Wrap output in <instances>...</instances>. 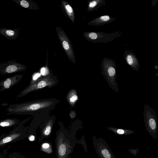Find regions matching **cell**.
<instances>
[{
  "label": "cell",
  "mask_w": 158,
  "mask_h": 158,
  "mask_svg": "<svg viewBox=\"0 0 158 158\" xmlns=\"http://www.w3.org/2000/svg\"><path fill=\"white\" fill-rule=\"evenodd\" d=\"M101 74L107 81L110 88L118 92V84L116 81V64L112 59L104 58L101 63Z\"/></svg>",
  "instance_id": "6da1fadb"
},
{
  "label": "cell",
  "mask_w": 158,
  "mask_h": 158,
  "mask_svg": "<svg viewBox=\"0 0 158 158\" xmlns=\"http://www.w3.org/2000/svg\"><path fill=\"white\" fill-rule=\"evenodd\" d=\"M143 116L146 130L155 140H157L158 121L156 112L149 106L145 104Z\"/></svg>",
  "instance_id": "7a4b0ae2"
},
{
  "label": "cell",
  "mask_w": 158,
  "mask_h": 158,
  "mask_svg": "<svg viewBox=\"0 0 158 158\" xmlns=\"http://www.w3.org/2000/svg\"><path fill=\"white\" fill-rule=\"evenodd\" d=\"M122 33L119 31L108 34L103 32H85L83 36L85 40L94 43H107L111 42L117 38L122 36Z\"/></svg>",
  "instance_id": "3957f363"
},
{
  "label": "cell",
  "mask_w": 158,
  "mask_h": 158,
  "mask_svg": "<svg viewBox=\"0 0 158 158\" xmlns=\"http://www.w3.org/2000/svg\"><path fill=\"white\" fill-rule=\"evenodd\" d=\"M57 36L67 57L72 63H76V58L71 41L64 31L59 26L56 28Z\"/></svg>",
  "instance_id": "277c9868"
},
{
  "label": "cell",
  "mask_w": 158,
  "mask_h": 158,
  "mask_svg": "<svg viewBox=\"0 0 158 158\" xmlns=\"http://www.w3.org/2000/svg\"><path fill=\"white\" fill-rule=\"evenodd\" d=\"M94 144L99 158H116L106 141L102 138H94Z\"/></svg>",
  "instance_id": "5b68a950"
},
{
  "label": "cell",
  "mask_w": 158,
  "mask_h": 158,
  "mask_svg": "<svg viewBox=\"0 0 158 158\" xmlns=\"http://www.w3.org/2000/svg\"><path fill=\"white\" fill-rule=\"evenodd\" d=\"M58 83L56 77L51 74L40 78L29 88V91L42 89L46 87H52Z\"/></svg>",
  "instance_id": "8992f818"
},
{
  "label": "cell",
  "mask_w": 158,
  "mask_h": 158,
  "mask_svg": "<svg viewBox=\"0 0 158 158\" xmlns=\"http://www.w3.org/2000/svg\"><path fill=\"white\" fill-rule=\"evenodd\" d=\"M24 134L20 131H13L9 134L0 136V148L21 140Z\"/></svg>",
  "instance_id": "52a82bcc"
},
{
  "label": "cell",
  "mask_w": 158,
  "mask_h": 158,
  "mask_svg": "<svg viewBox=\"0 0 158 158\" xmlns=\"http://www.w3.org/2000/svg\"><path fill=\"white\" fill-rule=\"evenodd\" d=\"M124 59L128 65L136 71H138L140 65L138 59L132 52L126 50L124 54Z\"/></svg>",
  "instance_id": "ba28073f"
},
{
  "label": "cell",
  "mask_w": 158,
  "mask_h": 158,
  "mask_svg": "<svg viewBox=\"0 0 158 158\" xmlns=\"http://www.w3.org/2000/svg\"><path fill=\"white\" fill-rule=\"evenodd\" d=\"M116 19L108 15L100 16L91 20L88 23L90 26H99L107 25L115 21Z\"/></svg>",
  "instance_id": "9c48e42d"
},
{
  "label": "cell",
  "mask_w": 158,
  "mask_h": 158,
  "mask_svg": "<svg viewBox=\"0 0 158 158\" xmlns=\"http://www.w3.org/2000/svg\"><path fill=\"white\" fill-rule=\"evenodd\" d=\"M61 7L62 11L67 18L74 23L75 20L74 12L73 8L68 2L65 0L61 1Z\"/></svg>",
  "instance_id": "30bf717a"
},
{
  "label": "cell",
  "mask_w": 158,
  "mask_h": 158,
  "mask_svg": "<svg viewBox=\"0 0 158 158\" xmlns=\"http://www.w3.org/2000/svg\"><path fill=\"white\" fill-rule=\"evenodd\" d=\"M106 3L105 0H90L87 2V10L89 13L97 10L104 6Z\"/></svg>",
  "instance_id": "8fae6325"
},
{
  "label": "cell",
  "mask_w": 158,
  "mask_h": 158,
  "mask_svg": "<svg viewBox=\"0 0 158 158\" xmlns=\"http://www.w3.org/2000/svg\"><path fill=\"white\" fill-rule=\"evenodd\" d=\"M107 129L113 132L116 134L119 135H126L132 134L135 132L130 130L123 129L113 127H107Z\"/></svg>",
  "instance_id": "7c38bea8"
},
{
  "label": "cell",
  "mask_w": 158,
  "mask_h": 158,
  "mask_svg": "<svg viewBox=\"0 0 158 158\" xmlns=\"http://www.w3.org/2000/svg\"><path fill=\"white\" fill-rule=\"evenodd\" d=\"M20 4L24 8L32 10H38L40 9L38 4L32 0H23L20 2Z\"/></svg>",
  "instance_id": "4fadbf2b"
},
{
  "label": "cell",
  "mask_w": 158,
  "mask_h": 158,
  "mask_svg": "<svg viewBox=\"0 0 158 158\" xmlns=\"http://www.w3.org/2000/svg\"><path fill=\"white\" fill-rule=\"evenodd\" d=\"M78 97L75 90L70 91L67 95V100L68 102L71 105L75 104L78 99Z\"/></svg>",
  "instance_id": "5bb4252c"
},
{
  "label": "cell",
  "mask_w": 158,
  "mask_h": 158,
  "mask_svg": "<svg viewBox=\"0 0 158 158\" xmlns=\"http://www.w3.org/2000/svg\"><path fill=\"white\" fill-rule=\"evenodd\" d=\"M66 145L64 144H62L60 145L58 149L59 154L61 156H64L66 154Z\"/></svg>",
  "instance_id": "9a60e30c"
},
{
  "label": "cell",
  "mask_w": 158,
  "mask_h": 158,
  "mask_svg": "<svg viewBox=\"0 0 158 158\" xmlns=\"http://www.w3.org/2000/svg\"><path fill=\"white\" fill-rule=\"evenodd\" d=\"M17 68L15 65H12L8 66L6 69V71L8 73H12L17 71Z\"/></svg>",
  "instance_id": "2e32d148"
},
{
  "label": "cell",
  "mask_w": 158,
  "mask_h": 158,
  "mask_svg": "<svg viewBox=\"0 0 158 158\" xmlns=\"http://www.w3.org/2000/svg\"><path fill=\"white\" fill-rule=\"evenodd\" d=\"M8 158H25L21 154L18 153H13L9 155Z\"/></svg>",
  "instance_id": "e0dca14e"
},
{
  "label": "cell",
  "mask_w": 158,
  "mask_h": 158,
  "mask_svg": "<svg viewBox=\"0 0 158 158\" xmlns=\"http://www.w3.org/2000/svg\"><path fill=\"white\" fill-rule=\"evenodd\" d=\"M48 68L46 67H43L41 69V74L43 76H46L48 74Z\"/></svg>",
  "instance_id": "ac0fdd59"
},
{
  "label": "cell",
  "mask_w": 158,
  "mask_h": 158,
  "mask_svg": "<svg viewBox=\"0 0 158 158\" xmlns=\"http://www.w3.org/2000/svg\"><path fill=\"white\" fill-rule=\"evenodd\" d=\"M15 31L11 30H6L5 32V34L6 35L8 36V37H12L14 36L15 35Z\"/></svg>",
  "instance_id": "d6986e66"
},
{
  "label": "cell",
  "mask_w": 158,
  "mask_h": 158,
  "mask_svg": "<svg viewBox=\"0 0 158 158\" xmlns=\"http://www.w3.org/2000/svg\"><path fill=\"white\" fill-rule=\"evenodd\" d=\"M128 151L134 155L136 156L137 154L138 153L139 151V149L138 148L136 149H133L130 148L128 149Z\"/></svg>",
  "instance_id": "ffe728a7"
},
{
  "label": "cell",
  "mask_w": 158,
  "mask_h": 158,
  "mask_svg": "<svg viewBox=\"0 0 158 158\" xmlns=\"http://www.w3.org/2000/svg\"><path fill=\"white\" fill-rule=\"evenodd\" d=\"M11 81L10 79L8 78L7 79V80L5 81L4 84V86L5 88H7V89L9 88L10 85H11Z\"/></svg>",
  "instance_id": "44dd1931"
},
{
  "label": "cell",
  "mask_w": 158,
  "mask_h": 158,
  "mask_svg": "<svg viewBox=\"0 0 158 158\" xmlns=\"http://www.w3.org/2000/svg\"><path fill=\"white\" fill-rule=\"evenodd\" d=\"M51 126H50V125H47L46 128V130L44 132L45 134L46 135H49L50 133V132H51Z\"/></svg>",
  "instance_id": "7402d4cb"
},
{
  "label": "cell",
  "mask_w": 158,
  "mask_h": 158,
  "mask_svg": "<svg viewBox=\"0 0 158 158\" xmlns=\"http://www.w3.org/2000/svg\"><path fill=\"white\" fill-rule=\"evenodd\" d=\"M11 125V124L8 122H4L0 123V126L3 127L9 126Z\"/></svg>",
  "instance_id": "603a6c76"
},
{
  "label": "cell",
  "mask_w": 158,
  "mask_h": 158,
  "mask_svg": "<svg viewBox=\"0 0 158 158\" xmlns=\"http://www.w3.org/2000/svg\"><path fill=\"white\" fill-rule=\"evenodd\" d=\"M41 76V74H40V73H37V74H35L34 75V77H33V80H37L38 77H40Z\"/></svg>",
  "instance_id": "cb8c5ba5"
},
{
  "label": "cell",
  "mask_w": 158,
  "mask_h": 158,
  "mask_svg": "<svg viewBox=\"0 0 158 158\" xmlns=\"http://www.w3.org/2000/svg\"><path fill=\"white\" fill-rule=\"evenodd\" d=\"M43 147L44 148H47L49 147V144L47 143L44 144L43 145Z\"/></svg>",
  "instance_id": "d4e9b609"
},
{
  "label": "cell",
  "mask_w": 158,
  "mask_h": 158,
  "mask_svg": "<svg viewBox=\"0 0 158 158\" xmlns=\"http://www.w3.org/2000/svg\"><path fill=\"white\" fill-rule=\"evenodd\" d=\"M0 158H7L6 156L3 153H0Z\"/></svg>",
  "instance_id": "484cf974"
},
{
  "label": "cell",
  "mask_w": 158,
  "mask_h": 158,
  "mask_svg": "<svg viewBox=\"0 0 158 158\" xmlns=\"http://www.w3.org/2000/svg\"><path fill=\"white\" fill-rule=\"evenodd\" d=\"M34 136H31L30 137V141H33L34 140Z\"/></svg>",
  "instance_id": "4316f807"
},
{
  "label": "cell",
  "mask_w": 158,
  "mask_h": 158,
  "mask_svg": "<svg viewBox=\"0 0 158 158\" xmlns=\"http://www.w3.org/2000/svg\"><path fill=\"white\" fill-rule=\"evenodd\" d=\"M155 69H158V66H157V65H156V66H155Z\"/></svg>",
  "instance_id": "83f0119b"
}]
</instances>
